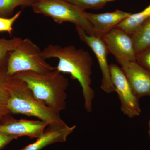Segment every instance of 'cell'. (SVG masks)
Returning a JSON list of instances; mask_svg holds the SVG:
<instances>
[{
	"mask_svg": "<svg viewBox=\"0 0 150 150\" xmlns=\"http://www.w3.org/2000/svg\"><path fill=\"white\" fill-rule=\"evenodd\" d=\"M149 19L150 4L142 11L131 13L130 16L123 20L115 28L122 30L131 35Z\"/></svg>",
	"mask_w": 150,
	"mask_h": 150,
	"instance_id": "4fadbf2b",
	"label": "cell"
},
{
	"mask_svg": "<svg viewBox=\"0 0 150 150\" xmlns=\"http://www.w3.org/2000/svg\"><path fill=\"white\" fill-rule=\"evenodd\" d=\"M49 126L36 142L20 150H40L48 145L67 141V137L74 131L76 126H67L62 128Z\"/></svg>",
	"mask_w": 150,
	"mask_h": 150,
	"instance_id": "7c38bea8",
	"label": "cell"
},
{
	"mask_svg": "<svg viewBox=\"0 0 150 150\" xmlns=\"http://www.w3.org/2000/svg\"><path fill=\"white\" fill-rule=\"evenodd\" d=\"M76 28L80 40L91 48L96 56L102 73L101 89L107 93L115 91L111 80L110 65L108 62V54L109 53L102 38L88 35L82 28L78 26H76Z\"/></svg>",
	"mask_w": 150,
	"mask_h": 150,
	"instance_id": "52a82bcc",
	"label": "cell"
},
{
	"mask_svg": "<svg viewBox=\"0 0 150 150\" xmlns=\"http://www.w3.org/2000/svg\"><path fill=\"white\" fill-rule=\"evenodd\" d=\"M136 62L150 73V47L137 54Z\"/></svg>",
	"mask_w": 150,
	"mask_h": 150,
	"instance_id": "ffe728a7",
	"label": "cell"
},
{
	"mask_svg": "<svg viewBox=\"0 0 150 150\" xmlns=\"http://www.w3.org/2000/svg\"><path fill=\"white\" fill-rule=\"evenodd\" d=\"M18 138L13 135L0 133V150L7 146L13 140Z\"/></svg>",
	"mask_w": 150,
	"mask_h": 150,
	"instance_id": "44dd1931",
	"label": "cell"
},
{
	"mask_svg": "<svg viewBox=\"0 0 150 150\" xmlns=\"http://www.w3.org/2000/svg\"><path fill=\"white\" fill-rule=\"evenodd\" d=\"M22 11H20L11 17H0V32H7L11 35L13 31L14 23L20 16Z\"/></svg>",
	"mask_w": 150,
	"mask_h": 150,
	"instance_id": "d6986e66",
	"label": "cell"
},
{
	"mask_svg": "<svg viewBox=\"0 0 150 150\" xmlns=\"http://www.w3.org/2000/svg\"><path fill=\"white\" fill-rule=\"evenodd\" d=\"M110 69L112 84L121 102V111L130 118L139 116L142 111L139 99L132 91L122 68L111 64Z\"/></svg>",
	"mask_w": 150,
	"mask_h": 150,
	"instance_id": "8992f818",
	"label": "cell"
},
{
	"mask_svg": "<svg viewBox=\"0 0 150 150\" xmlns=\"http://www.w3.org/2000/svg\"><path fill=\"white\" fill-rule=\"evenodd\" d=\"M13 76L25 82L35 98L57 114L66 109V91L69 83L56 69L44 74L24 71Z\"/></svg>",
	"mask_w": 150,
	"mask_h": 150,
	"instance_id": "3957f363",
	"label": "cell"
},
{
	"mask_svg": "<svg viewBox=\"0 0 150 150\" xmlns=\"http://www.w3.org/2000/svg\"><path fill=\"white\" fill-rule=\"evenodd\" d=\"M48 124L40 120L14 119L8 123L0 124V133L16 136L39 138L43 134Z\"/></svg>",
	"mask_w": 150,
	"mask_h": 150,
	"instance_id": "30bf717a",
	"label": "cell"
},
{
	"mask_svg": "<svg viewBox=\"0 0 150 150\" xmlns=\"http://www.w3.org/2000/svg\"><path fill=\"white\" fill-rule=\"evenodd\" d=\"M84 11L102 8L107 3L115 0H65Z\"/></svg>",
	"mask_w": 150,
	"mask_h": 150,
	"instance_id": "ac0fdd59",
	"label": "cell"
},
{
	"mask_svg": "<svg viewBox=\"0 0 150 150\" xmlns=\"http://www.w3.org/2000/svg\"><path fill=\"white\" fill-rule=\"evenodd\" d=\"M43 53L46 59L59 60L56 70L69 74L73 79L78 81L82 91L85 108L88 112H91L95 92L91 87L93 62L88 52L71 45L62 47L50 44L43 50Z\"/></svg>",
	"mask_w": 150,
	"mask_h": 150,
	"instance_id": "6da1fadb",
	"label": "cell"
},
{
	"mask_svg": "<svg viewBox=\"0 0 150 150\" xmlns=\"http://www.w3.org/2000/svg\"><path fill=\"white\" fill-rule=\"evenodd\" d=\"M6 70H0V124L13 121L15 119L9 110V95L6 83L8 75Z\"/></svg>",
	"mask_w": 150,
	"mask_h": 150,
	"instance_id": "5bb4252c",
	"label": "cell"
},
{
	"mask_svg": "<svg viewBox=\"0 0 150 150\" xmlns=\"http://www.w3.org/2000/svg\"><path fill=\"white\" fill-rule=\"evenodd\" d=\"M108 52L115 57L119 64L136 62V54L131 35L115 28L102 37Z\"/></svg>",
	"mask_w": 150,
	"mask_h": 150,
	"instance_id": "ba28073f",
	"label": "cell"
},
{
	"mask_svg": "<svg viewBox=\"0 0 150 150\" xmlns=\"http://www.w3.org/2000/svg\"><path fill=\"white\" fill-rule=\"evenodd\" d=\"M6 86L9 95L8 108L12 114L36 117L51 127L62 128L68 126L59 114L35 98L24 81L14 76H8Z\"/></svg>",
	"mask_w": 150,
	"mask_h": 150,
	"instance_id": "7a4b0ae2",
	"label": "cell"
},
{
	"mask_svg": "<svg viewBox=\"0 0 150 150\" xmlns=\"http://www.w3.org/2000/svg\"><path fill=\"white\" fill-rule=\"evenodd\" d=\"M84 14L93 28L96 35L102 38L130 16L131 13L116 10L111 12L99 14L84 11Z\"/></svg>",
	"mask_w": 150,
	"mask_h": 150,
	"instance_id": "8fae6325",
	"label": "cell"
},
{
	"mask_svg": "<svg viewBox=\"0 0 150 150\" xmlns=\"http://www.w3.org/2000/svg\"><path fill=\"white\" fill-rule=\"evenodd\" d=\"M148 133H149V136L150 138V119L149 123V131H148Z\"/></svg>",
	"mask_w": 150,
	"mask_h": 150,
	"instance_id": "7402d4cb",
	"label": "cell"
},
{
	"mask_svg": "<svg viewBox=\"0 0 150 150\" xmlns=\"http://www.w3.org/2000/svg\"><path fill=\"white\" fill-rule=\"evenodd\" d=\"M43 51L29 39H23L21 43L9 54L6 73L8 76L18 73L33 71L44 74L56 69L46 61Z\"/></svg>",
	"mask_w": 150,
	"mask_h": 150,
	"instance_id": "277c9868",
	"label": "cell"
},
{
	"mask_svg": "<svg viewBox=\"0 0 150 150\" xmlns=\"http://www.w3.org/2000/svg\"><path fill=\"white\" fill-rule=\"evenodd\" d=\"M35 0H0V17H8L18 6H31Z\"/></svg>",
	"mask_w": 150,
	"mask_h": 150,
	"instance_id": "e0dca14e",
	"label": "cell"
},
{
	"mask_svg": "<svg viewBox=\"0 0 150 150\" xmlns=\"http://www.w3.org/2000/svg\"><path fill=\"white\" fill-rule=\"evenodd\" d=\"M129 85L136 96L140 99L150 97V73L137 62H124L120 64Z\"/></svg>",
	"mask_w": 150,
	"mask_h": 150,
	"instance_id": "9c48e42d",
	"label": "cell"
},
{
	"mask_svg": "<svg viewBox=\"0 0 150 150\" xmlns=\"http://www.w3.org/2000/svg\"><path fill=\"white\" fill-rule=\"evenodd\" d=\"M22 40L19 37L0 38V70H6L9 54L17 47Z\"/></svg>",
	"mask_w": 150,
	"mask_h": 150,
	"instance_id": "2e32d148",
	"label": "cell"
},
{
	"mask_svg": "<svg viewBox=\"0 0 150 150\" xmlns=\"http://www.w3.org/2000/svg\"><path fill=\"white\" fill-rule=\"evenodd\" d=\"M136 55L150 47V19L131 35Z\"/></svg>",
	"mask_w": 150,
	"mask_h": 150,
	"instance_id": "9a60e30c",
	"label": "cell"
},
{
	"mask_svg": "<svg viewBox=\"0 0 150 150\" xmlns=\"http://www.w3.org/2000/svg\"><path fill=\"white\" fill-rule=\"evenodd\" d=\"M35 13L51 18L58 24L70 22L82 28L88 35H96L82 10L65 0H35L31 6Z\"/></svg>",
	"mask_w": 150,
	"mask_h": 150,
	"instance_id": "5b68a950",
	"label": "cell"
}]
</instances>
